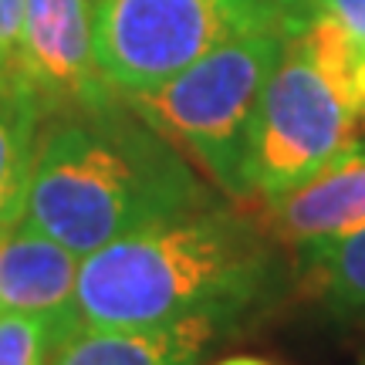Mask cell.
<instances>
[{
  "label": "cell",
  "instance_id": "obj_2",
  "mask_svg": "<svg viewBox=\"0 0 365 365\" xmlns=\"http://www.w3.org/2000/svg\"><path fill=\"white\" fill-rule=\"evenodd\" d=\"M200 207L203 182L129 98L41 129L24 220L78 257Z\"/></svg>",
  "mask_w": 365,
  "mask_h": 365
},
{
  "label": "cell",
  "instance_id": "obj_12",
  "mask_svg": "<svg viewBox=\"0 0 365 365\" xmlns=\"http://www.w3.org/2000/svg\"><path fill=\"white\" fill-rule=\"evenodd\" d=\"M75 331L44 314L0 312V365H48L54 349Z\"/></svg>",
  "mask_w": 365,
  "mask_h": 365
},
{
  "label": "cell",
  "instance_id": "obj_6",
  "mask_svg": "<svg viewBox=\"0 0 365 365\" xmlns=\"http://www.w3.org/2000/svg\"><path fill=\"white\" fill-rule=\"evenodd\" d=\"M95 0H24L21 48L0 78V102L41 129L65 115H91L122 95L105 85L91 48Z\"/></svg>",
  "mask_w": 365,
  "mask_h": 365
},
{
  "label": "cell",
  "instance_id": "obj_9",
  "mask_svg": "<svg viewBox=\"0 0 365 365\" xmlns=\"http://www.w3.org/2000/svg\"><path fill=\"white\" fill-rule=\"evenodd\" d=\"M223 328L207 318L145 328H78L48 365H196Z\"/></svg>",
  "mask_w": 365,
  "mask_h": 365
},
{
  "label": "cell",
  "instance_id": "obj_8",
  "mask_svg": "<svg viewBox=\"0 0 365 365\" xmlns=\"http://www.w3.org/2000/svg\"><path fill=\"white\" fill-rule=\"evenodd\" d=\"M78 254L27 220L0 234V312L44 314L81 328L75 312Z\"/></svg>",
  "mask_w": 365,
  "mask_h": 365
},
{
  "label": "cell",
  "instance_id": "obj_14",
  "mask_svg": "<svg viewBox=\"0 0 365 365\" xmlns=\"http://www.w3.org/2000/svg\"><path fill=\"white\" fill-rule=\"evenodd\" d=\"M24 27V0H0V78L11 71Z\"/></svg>",
  "mask_w": 365,
  "mask_h": 365
},
{
  "label": "cell",
  "instance_id": "obj_5",
  "mask_svg": "<svg viewBox=\"0 0 365 365\" xmlns=\"http://www.w3.org/2000/svg\"><path fill=\"white\" fill-rule=\"evenodd\" d=\"M277 31L291 38L281 0H95L91 48L105 85L122 98L159 88L227 41Z\"/></svg>",
  "mask_w": 365,
  "mask_h": 365
},
{
  "label": "cell",
  "instance_id": "obj_10",
  "mask_svg": "<svg viewBox=\"0 0 365 365\" xmlns=\"http://www.w3.org/2000/svg\"><path fill=\"white\" fill-rule=\"evenodd\" d=\"M298 257L308 284L328 312L339 318L365 312V227L341 240L298 250Z\"/></svg>",
  "mask_w": 365,
  "mask_h": 365
},
{
  "label": "cell",
  "instance_id": "obj_13",
  "mask_svg": "<svg viewBox=\"0 0 365 365\" xmlns=\"http://www.w3.org/2000/svg\"><path fill=\"white\" fill-rule=\"evenodd\" d=\"M291 34H298L314 17H331L349 31L355 48L365 54V0H281Z\"/></svg>",
  "mask_w": 365,
  "mask_h": 365
},
{
  "label": "cell",
  "instance_id": "obj_4",
  "mask_svg": "<svg viewBox=\"0 0 365 365\" xmlns=\"http://www.w3.org/2000/svg\"><path fill=\"white\" fill-rule=\"evenodd\" d=\"M284 41L277 31L234 38L159 88L129 98L153 129L163 132L176 149L190 153L210 180L240 203L254 200L247 182L250 132Z\"/></svg>",
  "mask_w": 365,
  "mask_h": 365
},
{
  "label": "cell",
  "instance_id": "obj_1",
  "mask_svg": "<svg viewBox=\"0 0 365 365\" xmlns=\"http://www.w3.org/2000/svg\"><path fill=\"white\" fill-rule=\"evenodd\" d=\"M271 234L237 210L200 207L105 244L78 264L81 328L207 318L230 328L277 291Z\"/></svg>",
  "mask_w": 365,
  "mask_h": 365
},
{
  "label": "cell",
  "instance_id": "obj_15",
  "mask_svg": "<svg viewBox=\"0 0 365 365\" xmlns=\"http://www.w3.org/2000/svg\"><path fill=\"white\" fill-rule=\"evenodd\" d=\"M217 365H271V362L254 359V355H234V359H223V362H217Z\"/></svg>",
  "mask_w": 365,
  "mask_h": 365
},
{
  "label": "cell",
  "instance_id": "obj_11",
  "mask_svg": "<svg viewBox=\"0 0 365 365\" xmlns=\"http://www.w3.org/2000/svg\"><path fill=\"white\" fill-rule=\"evenodd\" d=\"M41 125L0 102V234L24 220Z\"/></svg>",
  "mask_w": 365,
  "mask_h": 365
},
{
  "label": "cell",
  "instance_id": "obj_3",
  "mask_svg": "<svg viewBox=\"0 0 365 365\" xmlns=\"http://www.w3.org/2000/svg\"><path fill=\"white\" fill-rule=\"evenodd\" d=\"M362 51L331 17L284 41L264 85L247 153L254 200H271L301 186L365 143L355 68Z\"/></svg>",
  "mask_w": 365,
  "mask_h": 365
},
{
  "label": "cell",
  "instance_id": "obj_7",
  "mask_svg": "<svg viewBox=\"0 0 365 365\" xmlns=\"http://www.w3.org/2000/svg\"><path fill=\"white\" fill-rule=\"evenodd\" d=\"M254 220L287 247H318L365 227V143L281 196L261 200Z\"/></svg>",
  "mask_w": 365,
  "mask_h": 365
}]
</instances>
